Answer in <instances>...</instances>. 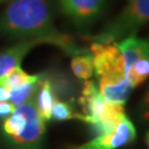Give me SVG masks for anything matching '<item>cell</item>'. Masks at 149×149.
<instances>
[{"mask_svg":"<svg viewBox=\"0 0 149 149\" xmlns=\"http://www.w3.org/2000/svg\"><path fill=\"white\" fill-rule=\"evenodd\" d=\"M41 81H42V74H41L40 80L29 82V83H26L18 88L11 90L8 102L12 104L15 107H18L24 103H27V102L31 101L32 98H34L37 96Z\"/></svg>","mask_w":149,"mask_h":149,"instance_id":"obj_13","label":"cell"},{"mask_svg":"<svg viewBox=\"0 0 149 149\" xmlns=\"http://www.w3.org/2000/svg\"><path fill=\"white\" fill-rule=\"evenodd\" d=\"M71 70L75 77L80 80L87 81L94 74V66H93V59L90 52L77 54L72 56L71 60Z\"/></svg>","mask_w":149,"mask_h":149,"instance_id":"obj_14","label":"cell"},{"mask_svg":"<svg viewBox=\"0 0 149 149\" xmlns=\"http://www.w3.org/2000/svg\"><path fill=\"white\" fill-rule=\"evenodd\" d=\"M98 90L106 102L125 105L132 94L133 87L125 76L117 79L98 80Z\"/></svg>","mask_w":149,"mask_h":149,"instance_id":"obj_9","label":"cell"},{"mask_svg":"<svg viewBox=\"0 0 149 149\" xmlns=\"http://www.w3.org/2000/svg\"><path fill=\"white\" fill-rule=\"evenodd\" d=\"M56 100L59 98L54 92L50 79L45 75H42V81L36 96V105H37L38 112L44 122L50 120L51 111H52L54 102Z\"/></svg>","mask_w":149,"mask_h":149,"instance_id":"obj_10","label":"cell"},{"mask_svg":"<svg viewBox=\"0 0 149 149\" xmlns=\"http://www.w3.org/2000/svg\"><path fill=\"white\" fill-rule=\"evenodd\" d=\"M6 149H43L45 139V122L40 116L36 97L27 103V120L16 135L2 136Z\"/></svg>","mask_w":149,"mask_h":149,"instance_id":"obj_4","label":"cell"},{"mask_svg":"<svg viewBox=\"0 0 149 149\" xmlns=\"http://www.w3.org/2000/svg\"><path fill=\"white\" fill-rule=\"evenodd\" d=\"M40 44L41 43L37 40H20L10 48L0 51V76H3L10 70L20 66L26 55L34 47Z\"/></svg>","mask_w":149,"mask_h":149,"instance_id":"obj_8","label":"cell"},{"mask_svg":"<svg viewBox=\"0 0 149 149\" xmlns=\"http://www.w3.org/2000/svg\"><path fill=\"white\" fill-rule=\"evenodd\" d=\"M0 1H2V0H0Z\"/></svg>","mask_w":149,"mask_h":149,"instance_id":"obj_20","label":"cell"},{"mask_svg":"<svg viewBox=\"0 0 149 149\" xmlns=\"http://www.w3.org/2000/svg\"><path fill=\"white\" fill-rule=\"evenodd\" d=\"M138 117L141 124L149 126V87L138 105Z\"/></svg>","mask_w":149,"mask_h":149,"instance_id":"obj_16","label":"cell"},{"mask_svg":"<svg viewBox=\"0 0 149 149\" xmlns=\"http://www.w3.org/2000/svg\"><path fill=\"white\" fill-rule=\"evenodd\" d=\"M90 53L98 80L126 76L124 59L116 42H93Z\"/></svg>","mask_w":149,"mask_h":149,"instance_id":"obj_5","label":"cell"},{"mask_svg":"<svg viewBox=\"0 0 149 149\" xmlns=\"http://www.w3.org/2000/svg\"><path fill=\"white\" fill-rule=\"evenodd\" d=\"M145 139H146V145H147V149H149V130L147 132V134H146V137H145Z\"/></svg>","mask_w":149,"mask_h":149,"instance_id":"obj_19","label":"cell"},{"mask_svg":"<svg viewBox=\"0 0 149 149\" xmlns=\"http://www.w3.org/2000/svg\"><path fill=\"white\" fill-rule=\"evenodd\" d=\"M60 11L75 26L84 28L96 21L106 8V0H58Z\"/></svg>","mask_w":149,"mask_h":149,"instance_id":"obj_7","label":"cell"},{"mask_svg":"<svg viewBox=\"0 0 149 149\" xmlns=\"http://www.w3.org/2000/svg\"><path fill=\"white\" fill-rule=\"evenodd\" d=\"M135 139L136 128L133 122L124 115L113 130L95 136L85 144L71 146L69 149H118L132 144Z\"/></svg>","mask_w":149,"mask_h":149,"instance_id":"obj_6","label":"cell"},{"mask_svg":"<svg viewBox=\"0 0 149 149\" xmlns=\"http://www.w3.org/2000/svg\"><path fill=\"white\" fill-rule=\"evenodd\" d=\"M16 107L9 102H0V120H5L10 116Z\"/></svg>","mask_w":149,"mask_h":149,"instance_id":"obj_17","label":"cell"},{"mask_svg":"<svg viewBox=\"0 0 149 149\" xmlns=\"http://www.w3.org/2000/svg\"><path fill=\"white\" fill-rule=\"evenodd\" d=\"M10 96V91L6 88L5 86L0 83V102H7Z\"/></svg>","mask_w":149,"mask_h":149,"instance_id":"obj_18","label":"cell"},{"mask_svg":"<svg viewBox=\"0 0 149 149\" xmlns=\"http://www.w3.org/2000/svg\"><path fill=\"white\" fill-rule=\"evenodd\" d=\"M120 13L107 23L93 42H117L124 38L135 36L149 22V0H129Z\"/></svg>","mask_w":149,"mask_h":149,"instance_id":"obj_3","label":"cell"},{"mask_svg":"<svg viewBox=\"0 0 149 149\" xmlns=\"http://www.w3.org/2000/svg\"><path fill=\"white\" fill-rule=\"evenodd\" d=\"M40 77H41V74H29L26 71H23L20 66H17L15 69L10 70L3 76H0V83L6 88L11 91L20 87L26 83L40 80Z\"/></svg>","mask_w":149,"mask_h":149,"instance_id":"obj_11","label":"cell"},{"mask_svg":"<svg viewBox=\"0 0 149 149\" xmlns=\"http://www.w3.org/2000/svg\"><path fill=\"white\" fill-rule=\"evenodd\" d=\"M149 77V53L139 58L126 71V79L132 87H137Z\"/></svg>","mask_w":149,"mask_h":149,"instance_id":"obj_12","label":"cell"},{"mask_svg":"<svg viewBox=\"0 0 149 149\" xmlns=\"http://www.w3.org/2000/svg\"><path fill=\"white\" fill-rule=\"evenodd\" d=\"M55 122H64V120H71V119H80L84 122V116L77 114L74 111L71 103L61 100H56L54 102L52 111H51V117Z\"/></svg>","mask_w":149,"mask_h":149,"instance_id":"obj_15","label":"cell"},{"mask_svg":"<svg viewBox=\"0 0 149 149\" xmlns=\"http://www.w3.org/2000/svg\"><path fill=\"white\" fill-rule=\"evenodd\" d=\"M0 36L52 44L71 56L86 52L55 28L51 0H10L0 17Z\"/></svg>","mask_w":149,"mask_h":149,"instance_id":"obj_1","label":"cell"},{"mask_svg":"<svg viewBox=\"0 0 149 149\" xmlns=\"http://www.w3.org/2000/svg\"><path fill=\"white\" fill-rule=\"evenodd\" d=\"M80 105L83 109L84 123L92 128L94 137L113 130L119 119L126 115L124 105L105 101L98 86L93 81H86L80 96Z\"/></svg>","mask_w":149,"mask_h":149,"instance_id":"obj_2","label":"cell"}]
</instances>
